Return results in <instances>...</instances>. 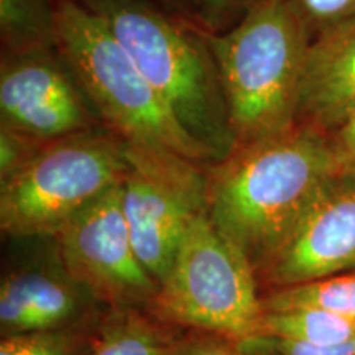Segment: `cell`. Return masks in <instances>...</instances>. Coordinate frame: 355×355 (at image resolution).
Instances as JSON below:
<instances>
[{
	"label": "cell",
	"mask_w": 355,
	"mask_h": 355,
	"mask_svg": "<svg viewBox=\"0 0 355 355\" xmlns=\"http://www.w3.org/2000/svg\"><path fill=\"white\" fill-rule=\"evenodd\" d=\"M48 141L38 140L24 132L0 125V183L10 180L37 157Z\"/></svg>",
	"instance_id": "cell-20"
},
{
	"label": "cell",
	"mask_w": 355,
	"mask_h": 355,
	"mask_svg": "<svg viewBox=\"0 0 355 355\" xmlns=\"http://www.w3.org/2000/svg\"><path fill=\"white\" fill-rule=\"evenodd\" d=\"M102 318L55 331L2 337L0 355H87L96 343Z\"/></svg>",
	"instance_id": "cell-17"
},
{
	"label": "cell",
	"mask_w": 355,
	"mask_h": 355,
	"mask_svg": "<svg viewBox=\"0 0 355 355\" xmlns=\"http://www.w3.org/2000/svg\"><path fill=\"white\" fill-rule=\"evenodd\" d=\"M340 173L355 176V109L343 122L326 132Z\"/></svg>",
	"instance_id": "cell-21"
},
{
	"label": "cell",
	"mask_w": 355,
	"mask_h": 355,
	"mask_svg": "<svg viewBox=\"0 0 355 355\" xmlns=\"http://www.w3.org/2000/svg\"><path fill=\"white\" fill-rule=\"evenodd\" d=\"M123 140L107 127L48 141L0 183V227L19 239H53L107 191L123 183Z\"/></svg>",
	"instance_id": "cell-5"
},
{
	"label": "cell",
	"mask_w": 355,
	"mask_h": 355,
	"mask_svg": "<svg viewBox=\"0 0 355 355\" xmlns=\"http://www.w3.org/2000/svg\"><path fill=\"white\" fill-rule=\"evenodd\" d=\"M355 270V176L331 178L278 255L259 275L266 290Z\"/></svg>",
	"instance_id": "cell-10"
},
{
	"label": "cell",
	"mask_w": 355,
	"mask_h": 355,
	"mask_svg": "<svg viewBox=\"0 0 355 355\" xmlns=\"http://www.w3.org/2000/svg\"><path fill=\"white\" fill-rule=\"evenodd\" d=\"M204 35L219 71L235 146L298 125L311 38L290 0H257L232 28Z\"/></svg>",
	"instance_id": "cell-2"
},
{
	"label": "cell",
	"mask_w": 355,
	"mask_h": 355,
	"mask_svg": "<svg viewBox=\"0 0 355 355\" xmlns=\"http://www.w3.org/2000/svg\"><path fill=\"white\" fill-rule=\"evenodd\" d=\"M104 20L186 132L217 162L235 148L227 101L204 32L148 0H81Z\"/></svg>",
	"instance_id": "cell-3"
},
{
	"label": "cell",
	"mask_w": 355,
	"mask_h": 355,
	"mask_svg": "<svg viewBox=\"0 0 355 355\" xmlns=\"http://www.w3.org/2000/svg\"><path fill=\"white\" fill-rule=\"evenodd\" d=\"M165 355H248L239 340L217 332L183 329L171 336Z\"/></svg>",
	"instance_id": "cell-19"
},
{
	"label": "cell",
	"mask_w": 355,
	"mask_h": 355,
	"mask_svg": "<svg viewBox=\"0 0 355 355\" xmlns=\"http://www.w3.org/2000/svg\"><path fill=\"white\" fill-rule=\"evenodd\" d=\"M355 109V17L311 40L298 123L329 132Z\"/></svg>",
	"instance_id": "cell-12"
},
{
	"label": "cell",
	"mask_w": 355,
	"mask_h": 355,
	"mask_svg": "<svg viewBox=\"0 0 355 355\" xmlns=\"http://www.w3.org/2000/svg\"><path fill=\"white\" fill-rule=\"evenodd\" d=\"M56 50L102 125L125 144L165 150L206 166L217 163L178 122L104 20L81 0H58Z\"/></svg>",
	"instance_id": "cell-4"
},
{
	"label": "cell",
	"mask_w": 355,
	"mask_h": 355,
	"mask_svg": "<svg viewBox=\"0 0 355 355\" xmlns=\"http://www.w3.org/2000/svg\"><path fill=\"white\" fill-rule=\"evenodd\" d=\"M201 7L202 17L211 24L219 25L220 21L229 19H241L257 0H196Z\"/></svg>",
	"instance_id": "cell-23"
},
{
	"label": "cell",
	"mask_w": 355,
	"mask_h": 355,
	"mask_svg": "<svg viewBox=\"0 0 355 355\" xmlns=\"http://www.w3.org/2000/svg\"><path fill=\"white\" fill-rule=\"evenodd\" d=\"M0 117V125L43 141L102 127L56 46L2 55Z\"/></svg>",
	"instance_id": "cell-9"
},
{
	"label": "cell",
	"mask_w": 355,
	"mask_h": 355,
	"mask_svg": "<svg viewBox=\"0 0 355 355\" xmlns=\"http://www.w3.org/2000/svg\"><path fill=\"white\" fill-rule=\"evenodd\" d=\"M170 327L148 309H109L87 355H165Z\"/></svg>",
	"instance_id": "cell-13"
},
{
	"label": "cell",
	"mask_w": 355,
	"mask_h": 355,
	"mask_svg": "<svg viewBox=\"0 0 355 355\" xmlns=\"http://www.w3.org/2000/svg\"><path fill=\"white\" fill-rule=\"evenodd\" d=\"M309 38L355 17V0H290Z\"/></svg>",
	"instance_id": "cell-18"
},
{
	"label": "cell",
	"mask_w": 355,
	"mask_h": 355,
	"mask_svg": "<svg viewBox=\"0 0 355 355\" xmlns=\"http://www.w3.org/2000/svg\"><path fill=\"white\" fill-rule=\"evenodd\" d=\"M326 133L298 123L239 145L207 170V216L257 277L285 247L324 184L339 175Z\"/></svg>",
	"instance_id": "cell-1"
},
{
	"label": "cell",
	"mask_w": 355,
	"mask_h": 355,
	"mask_svg": "<svg viewBox=\"0 0 355 355\" xmlns=\"http://www.w3.org/2000/svg\"><path fill=\"white\" fill-rule=\"evenodd\" d=\"M354 337L355 316L316 308L263 311L259 331V339H283L318 347L345 343Z\"/></svg>",
	"instance_id": "cell-14"
},
{
	"label": "cell",
	"mask_w": 355,
	"mask_h": 355,
	"mask_svg": "<svg viewBox=\"0 0 355 355\" xmlns=\"http://www.w3.org/2000/svg\"><path fill=\"white\" fill-rule=\"evenodd\" d=\"M270 344L278 355H355V337L345 343L334 345H309L303 343H293L283 339H263Z\"/></svg>",
	"instance_id": "cell-22"
},
{
	"label": "cell",
	"mask_w": 355,
	"mask_h": 355,
	"mask_svg": "<svg viewBox=\"0 0 355 355\" xmlns=\"http://www.w3.org/2000/svg\"><path fill=\"white\" fill-rule=\"evenodd\" d=\"M51 241L68 273L101 304L148 311L153 306L159 283L137 255L122 184L79 212Z\"/></svg>",
	"instance_id": "cell-8"
},
{
	"label": "cell",
	"mask_w": 355,
	"mask_h": 355,
	"mask_svg": "<svg viewBox=\"0 0 355 355\" xmlns=\"http://www.w3.org/2000/svg\"><path fill=\"white\" fill-rule=\"evenodd\" d=\"M122 202L137 255L162 283L193 220L207 211L209 166L123 141Z\"/></svg>",
	"instance_id": "cell-7"
},
{
	"label": "cell",
	"mask_w": 355,
	"mask_h": 355,
	"mask_svg": "<svg viewBox=\"0 0 355 355\" xmlns=\"http://www.w3.org/2000/svg\"><path fill=\"white\" fill-rule=\"evenodd\" d=\"M263 311H286L301 308L326 309L355 316V270L314 282L261 293Z\"/></svg>",
	"instance_id": "cell-16"
},
{
	"label": "cell",
	"mask_w": 355,
	"mask_h": 355,
	"mask_svg": "<svg viewBox=\"0 0 355 355\" xmlns=\"http://www.w3.org/2000/svg\"><path fill=\"white\" fill-rule=\"evenodd\" d=\"M259 290L255 268L206 211L186 230L150 313L170 326L217 332L245 344L259 339Z\"/></svg>",
	"instance_id": "cell-6"
},
{
	"label": "cell",
	"mask_w": 355,
	"mask_h": 355,
	"mask_svg": "<svg viewBox=\"0 0 355 355\" xmlns=\"http://www.w3.org/2000/svg\"><path fill=\"white\" fill-rule=\"evenodd\" d=\"M97 304L99 301L68 273L55 245L48 260L3 275L0 332L7 337L78 326L102 316Z\"/></svg>",
	"instance_id": "cell-11"
},
{
	"label": "cell",
	"mask_w": 355,
	"mask_h": 355,
	"mask_svg": "<svg viewBox=\"0 0 355 355\" xmlns=\"http://www.w3.org/2000/svg\"><path fill=\"white\" fill-rule=\"evenodd\" d=\"M58 0H0L2 55L56 46Z\"/></svg>",
	"instance_id": "cell-15"
}]
</instances>
